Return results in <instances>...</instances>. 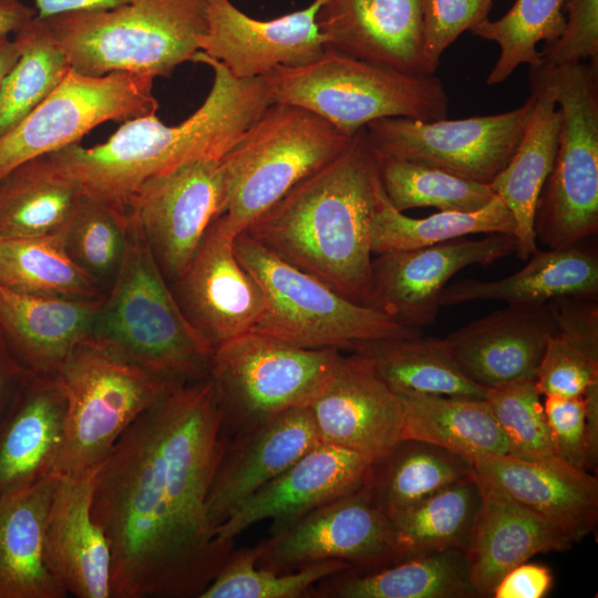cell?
Masks as SVG:
<instances>
[{"instance_id": "45", "label": "cell", "mask_w": 598, "mask_h": 598, "mask_svg": "<svg viewBox=\"0 0 598 598\" xmlns=\"http://www.w3.org/2000/svg\"><path fill=\"white\" fill-rule=\"evenodd\" d=\"M534 380L544 396H582L598 386V329L559 322L547 340Z\"/></svg>"}, {"instance_id": "34", "label": "cell", "mask_w": 598, "mask_h": 598, "mask_svg": "<svg viewBox=\"0 0 598 598\" xmlns=\"http://www.w3.org/2000/svg\"><path fill=\"white\" fill-rule=\"evenodd\" d=\"M399 395V394H398ZM402 440L424 441L466 461L508 454V446L485 399L447 395H400Z\"/></svg>"}, {"instance_id": "23", "label": "cell", "mask_w": 598, "mask_h": 598, "mask_svg": "<svg viewBox=\"0 0 598 598\" xmlns=\"http://www.w3.org/2000/svg\"><path fill=\"white\" fill-rule=\"evenodd\" d=\"M480 504L465 548L477 597H492L501 578L535 555L568 550L565 532L519 504L472 468Z\"/></svg>"}, {"instance_id": "3", "label": "cell", "mask_w": 598, "mask_h": 598, "mask_svg": "<svg viewBox=\"0 0 598 598\" xmlns=\"http://www.w3.org/2000/svg\"><path fill=\"white\" fill-rule=\"evenodd\" d=\"M192 62L207 64L214 81L204 103L178 125L156 114L123 122L106 142L85 148L72 144L50 156L83 194L122 210L148 178L198 158L220 159L272 104L262 78L237 79L198 50Z\"/></svg>"}, {"instance_id": "38", "label": "cell", "mask_w": 598, "mask_h": 598, "mask_svg": "<svg viewBox=\"0 0 598 598\" xmlns=\"http://www.w3.org/2000/svg\"><path fill=\"white\" fill-rule=\"evenodd\" d=\"M0 285L12 291L66 299H100V283L66 251L63 231L0 239Z\"/></svg>"}, {"instance_id": "13", "label": "cell", "mask_w": 598, "mask_h": 598, "mask_svg": "<svg viewBox=\"0 0 598 598\" xmlns=\"http://www.w3.org/2000/svg\"><path fill=\"white\" fill-rule=\"evenodd\" d=\"M254 548L256 565L279 574L332 559L368 571L401 559L391 522L364 485L271 528Z\"/></svg>"}, {"instance_id": "41", "label": "cell", "mask_w": 598, "mask_h": 598, "mask_svg": "<svg viewBox=\"0 0 598 598\" xmlns=\"http://www.w3.org/2000/svg\"><path fill=\"white\" fill-rule=\"evenodd\" d=\"M14 39L20 56L0 89V137L39 106L70 69L44 19L35 17Z\"/></svg>"}, {"instance_id": "18", "label": "cell", "mask_w": 598, "mask_h": 598, "mask_svg": "<svg viewBox=\"0 0 598 598\" xmlns=\"http://www.w3.org/2000/svg\"><path fill=\"white\" fill-rule=\"evenodd\" d=\"M322 3L313 0L302 10L257 20L230 0H207V27L197 35L198 48L237 79L261 78L279 68L309 64L327 50L317 23Z\"/></svg>"}, {"instance_id": "49", "label": "cell", "mask_w": 598, "mask_h": 598, "mask_svg": "<svg viewBox=\"0 0 598 598\" xmlns=\"http://www.w3.org/2000/svg\"><path fill=\"white\" fill-rule=\"evenodd\" d=\"M564 8L567 17L561 34L544 45L539 64L530 69L549 70L585 60L597 66L598 0H565Z\"/></svg>"}, {"instance_id": "31", "label": "cell", "mask_w": 598, "mask_h": 598, "mask_svg": "<svg viewBox=\"0 0 598 598\" xmlns=\"http://www.w3.org/2000/svg\"><path fill=\"white\" fill-rule=\"evenodd\" d=\"M534 105L522 140L491 187L515 219L516 255L527 260L538 248L535 214L543 186L551 172L559 141L561 112L545 82L530 78Z\"/></svg>"}, {"instance_id": "52", "label": "cell", "mask_w": 598, "mask_h": 598, "mask_svg": "<svg viewBox=\"0 0 598 598\" xmlns=\"http://www.w3.org/2000/svg\"><path fill=\"white\" fill-rule=\"evenodd\" d=\"M37 17L48 19L54 16L79 12L95 11L115 8L128 0H32Z\"/></svg>"}, {"instance_id": "2", "label": "cell", "mask_w": 598, "mask_h": 598, "mask_svg": "<svg viewBox=\"0 0 598 598\" xmlns=\"http://www.w3.org/2000/svg\"><path fill=\"white\" fill-rule=\"evenodd\" d=\"M381 181L365 127L243 231L266 250L367 306L372 285L371 221Z\"/></svg>"}, {"instance_id": "40", "label": "cell", "mask_w": 598, "mask_h": 598, "mask_svg": "<svg viewBox=\"0 0 598 598\" xmlns=\"http://www.w3.org/2000/svg\"><path fill=\"white\" fill-rule=\"evenodd\" d=\"M373 153L384 193L399 212L419 207L475 212L495 197L491 184L425 162Z\"/></svg>"}, {"instance_id": "1", "label": "cell", "mask_w": 598, "mask_h": 598, "mask_svg": "<svg viewBox=\"0 0 598 598\" xmlns=\"http://www.w3.org/2000/svg\"><path fill=\"white\" fill-rule=\"evenodd\" d=\"M225 443L210 378L177 384L118 437L92 495L111 598H199L216 577L235 546L206 514Z\"/></svg>"}, {"instance_id": "6", "label": "cell", "mask_w": 598, "mask_h": 598, "mask_svg": "<svg viewBox=\"0 0 598 598\" xmlns=\"http://www.w3.org/2000/svg\"><path fill=\"white\" fill-rule=\"evenodd\" d=\"M272 103L302 107L352 137L384 117L436 121L447 95L434 75L410 74L327 48L318 60L261 76Z\"/></svg>"}, {"instance_id": "32", "label": "cell", "mask_w": 598, "mask_h": 598, "mask_svg": "<svg viewBox=\"0 0 598 598\" xmlns=\"http://www.w3.org/2000/svg\"><path fill=\"white\" fill-rule=\"evenodd\" d=\"M320 581L319 597L334 598H471L465 549L451 548L403 557L386 566L347 570Z\"/></svg>"}, {"instance_id": "55", "label": "cell", "mask_w": 598, "mask_h": 598, "mask_svg": "<svg viewBox=\"0 0 598 598\" xmlns=\"http://www.w3.org/2000/svg\"><path fill=\"white\" fill-rule=\"evenodd\" d=\"M323 2H326L327 0H322Z\"/></svg>"}, {"instance_id": "7", "label": "cell", "mask_w": 598, "mask_h": 598, "mask_svg": "<svg viewBox=\"0 0 598 598\" xmlns=\"http://www.w3.org/2000/svg\"><path fill=\"white\" fill-rule=\"evenodd\" d=\"M326 120L302 107L270 104L220 158L226 184L217 217L231 238L298 183L339 156L350 144Z\"/></svg>"}, {"instance_id": "50", "label": "cell", "mask_w": 598, "mask_h": 598, "mask_svg": "<svg viewBox=\"0 0 598 598\" xmlns=\"http://www.w3.org/2000/svg\"><path fill=\"white\" fill-rule=\"evenodd\" d=\"M553 585L550 569L527 561L505 574L495 586L494 598H542Z\"/></svg>"}, {"instance_id": "14", "label": "cell", "mask_w": 598, "mask_h": 598, "mask_svg": "<svg viewBox=\"0 0 598 598\" xmlns=\"http://www.w3.org/2000/svg\"><path fill=\"white\" fill-rule=\"evenodd\" d=\"M534 105L499 114L422 121L384 117L365 126L371 147L382 154L433 164L491 184L516 151Z\"/></svg>"}, {"instance_id": "27", "label": "cell", "mask_w": 598, "mask_h": 598, "mask_svg": "<svg viewBox=\"0 0 598 598\" xmlns=\"http://www.w3.org/2000/svg\"><path fill=\"white\" fill-rule=\"evenodd\" d=\"M66 424V400L55 374L29 371L0 416V496L54 472Z\"/></svg>"}, {"instance_id": "17", "label": "cell", "mask_w": 598, "mask_h": 598, "mask_svg": "<svg viewBox=\"0 0 598 598\" xmlns=\"http://www.w3.org/2000/svg\"><path fill=\"white\" fill-rule=\"evenodd\" d=\"M173 282L182 312L213 350L249 332L267 308L260 285L237 258L234 238L217 218Z\"/></svg>"}, {"instance_id": "30", "label": "cell", "mask_w": 598, "mask_h": 598, "mask_svg": "<svg viewBox=\"0 0 598 598\" xmlns=\"http://www.w3.org/2000/svg\"><path fill=\"white\" fill-rule=\"evenodd\" d=\"M60 476L0 496V598H62L45 563L47 519Z\"/></svg>"}, {"instance_id": "22", "label": "cell", "mask_w": 598, "mask_h": 598, "mask_svg": "<svg viewBox=\"0 0 598 598\" xmlns=\"http://www.w3.org/2000/svg\"><path fill=\"white\" fill-rule=\"evenodd\" d=\"M555 329L549 302L508 305L451 332L444 341L460 370L488 389L535 379Z\"/></svg>"}, {"instance_id": "53", "label": "cell", "mask_w": 598, "mask_h": 598, "mask_svg": "<svg viewBox=\"0 0 598 598\" xmlns=\"http://www.w3.org/2000/svg\"><path fill=\"white\" fill-rule=\"evenodd\" d=\"M35 17V9L21 0H0V39L16 34Z\"/></svg>"}, {"instance_id": "10", "label": "cell", "mask_w": 598, "mask_h": 598, "mask_svg": "<svg viewBox=\"0 0 598 598\" xmlns=\"http://www.w3.org/2000/svg\"><path fill=\"white\" fill-rule=\"evenodd\" d=\"M545 82L561 112L559 141L540 192L535 235L549 249L571 246L598 231L597 66L576 62L529 71Z\"/></svg>"}, {"instance_id": "12", "label": "cell", "mask_w": 598, "mask_h": 598, "mask_svg": "<svg viewBox=\"0 0 598 598\" xmlns=\"http://www.w3.org/2000/svg\"><path fill=\"white\" fill-rule=\"evenodd\" d=\"M153 83L143 74L91 76L70 68L58 87L0 137V179L29 159L79 144L102 123L156 114Z\"/></svg>"}, {"instance_id": "21", "label": "cell", "mask_w": 598, "mask_h": 598, "mask_svg": "<svg viewBox=\"0 0 598 598\" xmlns=\"http://www.w3.org/2000/svg\"><path fill=\"white\" fill-rule=\"evenodd\" d=\"M371 465L353 451L320 442L247 498L216 534L235 542L261 520L271 519L270 529L290 523L362 486Z\"/></svg>"}, {"instance_id": "47", "label": "cell", "mask_w": 598, "mask_h": 598, "mask_svg": "<svg viewBox=\"0 0 598 598\" xmlns=\"http://www.w3.org/2000/svg\"><path fill=\"white\" fill-rule=\"evenodd\" d=\"M544 411L554 455L575 467L592 468L598 452V386L582 396L546 395Z\"/></svg>"}, {"instance_id": "43", "label": "cell", "mask_w": 598, "mask_h": 598, "mask_svg": "<svg viewBox=\"0 0 598 598\" xmlns=\"http://www.w3.org/2000/svg\"><path fill=\"white\" fill-rule=\"evenodd\" d=\"M255 548L234 549L199 598H302L318 597L315 585L352 570L343 560H323L279 574L256 565Z\"/></svg>"}, {"instance_id": "11", "label": "cell", "mask_w": 598, "mask_h": 598, "mask_svg": "<svg viewBox=\"0 0 598 598\" xmlns=\"http://www.w3.org/2000/svg\"><path fill=\"white\" fill-rule=\"evenodd\" d=\"M340 353L298 347L252 331L217 347L209 378L223 434L231 436L287 410L309 406L327 384Z\"/></svg>"}, {"instance_id": "37", "label": "cell", "mask_w": 598, "mask_h": 598, "mask_svg": "<svg viewBox=\"0 0 598 598\" xmlns=\"http://www.w3.org/2000/svg\"><path fill=\"white\" fill-rule=\"evenodd\" d=\"M515 228L512 213L497 195L475 212L439 210L412 218L391 205L381 185L371 221V252L419 249L475 234L514 235Z\"/></svg>"}, {"instance_id": "8", "label": "cell", "mask_w": 598, "mask_h": 598, "mask_svg": "<svg viewBox=\"0 0 598 598\" xmlns=\"http://www.w3.org/2000/svg\"><path fill=\"white\" fill-rule=\"evenodd\" d=\"M55 375L66 400L64 444L54 468L63 477L97 468L132 422L178 384L90 336Z\"/></svg>"}, {"instance_id": "39", "label": "cell", "mask_w": 598, "mask_h": 598, "mask_svg": "<svg viewBox=\"0 0 598 598\" xmlns=\"http://www.w3.org/2000/svg\"><path fill=\"white\" fill-rule=\"evenodd\" d=\"M478 504L480 488L471 472L470 476L389 516L400 557L465 549Z\"/></svg>"}, {"instance_id": "26", "label": "cell", "mask_w": 598, "mask_h": 598, "mask_svg": "<svg viewBox=\"0 0 598 598\" xmlns=\"http://www.w3.org/2000/svg\"><path fill=\"white\" fill-rule=\"evenodd\" d=\"M96 470L80 477L59 475L45 526L47 566L66 594L79 598L111 597V548L92 515Z\"/></svg>"}, {"instance_id": "4", "label": "cell", "mask_w": 598, "mask_h": 598, "mask_svg": "<svg viewBox=\"0 0 598 598\" xmlns=\"http://www.w3.org/2000/svg\"><path fill=\"white\" fill-rule=\"evenodd\" d=\"M89 336L174 383L209 378L214 350L185 318L128 213L125 254Z\"/></svg>"}, {"instance_id": "35", "label": "cell", "mask_w": 598, "mask_h": 598, "mask_svg": "<svg viewBox=\"0 0 598 598\" xmlns=\"http://www.w3.org/2000/svg\"><path fill=\"white\" fill-rule=\"evenodd\" d=\"M353 352L371 361L399 395H447L484 399L486 388L457 367L444 339L421 334L364 343Z\"/></svg>"}, {"instance_id": "44", "label": "cell", "mask_w": 598, "mask_h": 598, "mask_svg": "<svg viewBox=\"0 0 598 598\" xmlns=\"http://www.w3.org/2000/svg\"><path fill=\"white\" fill-rule=\"evenodd\" d=\"M63 234L73 261L100 286L112 283L126 249V210L83 194Z\"/></svg>"}, {"instance_id": "48", "label": "cell", "mask_w": 598, "mask_h": 598, "mask_svg": "<svg viewBox=\"0 0 598 598\" xmlns=\"http://www.w3.org/2000/svg\"><path fill=\"white\" fill-rule=\"evenodd\" d=\"M493 0H422L423 64L433 75L460 34L487 19Z\"/></svg>"}, {"instance_id": "15", "label": "cell", "mask_w": 598, "mask_h": 598, "mask_svg": "<svg viewBox=\"0 0 598 598\" xmlns=\"http://www.w3.org/2000/svg\"><path fill=\"white\" fill-rule=\"evenodd\" d=\"M225 175L218 158L186 162L146 179L126 212L140 226L167 281L187 266L224 208Z\"/></svg>"}, {"instance_id": "16", "label": "cell", "mask_w": 598, "mask_h": 598, "mask_svg": "<svg viewBox=\"0 0 598 598\" xmlns=\"http://www.w3.org/2000/svg\"><path fill=\"white\" fill-rule=\"evenodd\" d=\"M516 247L513 234H487L481 239L462 237L375 255L367 306L421 330L435 321L441 293L455 274L472 265L488 266L515 252Z\"/></svg>"}, {"instance_id": "51", "label": "cell", "mask_w": 598, "mask_h": 598, "mask_svg": "<svg viewBox=\"0 0 598 598\" xmlns=\"http://www.w3.org/2000/svg\"><path fill=\"white\" fill-rule=\"evenodd\" d=\"M28 373L29 371L12 353L0 329V416Z\"/></svg>"}, {"instance_id": "24", "label": "cell", "mask_w": 598, "mask_h": 598, "mask_svg": "<svg viewBox=\"0 0 598 598\" xmlns=\"http://www.w3.org/2000/svg\"><path fill=\"white\" fill-rule=\"evenodd\" d=\"M473 471L509 497L545 518L576 543L598 520V480L556 455L523 458L486 454L473 458Z\"/></svg>"}, {"instance_id": "33", "label": "cell", "mask_w": 598, "mask_h": 598, "mask_svg": "<svg viewBox=\"0 0 598 598\" xmlns=\"http://www.w3.org/2000/svg\"><path fill=\"white\" fill-rule=\"evenodd\" d=\"M82 195L50 154L20 164L0 179V239L63 231Z\"/></svg>"}, {"instance_id": "5", "label": "cell", "mask_w": 598, "mask_h": 598, "mask_svg": "<svg viewBox=\"0 0 598 598\" xmlns=\"http://www.w3.org/2000/svg\"><path fill=\"white\" fill-rule=\"evenodd\" d=\"M44 20L70 68L84 75L120 71L171 78L199 50L207 0H128L111 9Z\"/></svg>"}, {"instance_id": "36", "label": "cell", "mask_w": 598, "mask_h": 598, "mask_svg": "<svg viewBox=\"0 0 598 598\" xmlns=\"http://www.w3.org/2000/svg\"><path fill=\"white\" fill-rule=\"evenodd\" d=\"M464 457L437 445L401 440L384 457L372 463L364 488L389 517L471 475Z\"/></svg>"}, {"instance_id": "19", "label": "cell", "mask_w": 598, "mask_h": 598, "mask_svg": "<svg viewBox=\"0 0 598 598\" xmlns=\"http://www.w3.org/2000/svg\"><path fill=\"white\" fill-rule=\"evenodd\" d=\"M309 409L321 443L353 451L371 463L402 440V400L359 353H340Z\"/></svg>"}, {"instance_id": "9", "label": "cell", "mask_w": 598, "mask_h": 598, "mask_svg": "<svg viewBox=\"0 0 598 598\" xmlns=\"http://www.w3.org/2000/svg\"><path fill=\"white\" fill-rule=\"evenodd\" d=\"M241 265L260 285L267 308L250 330L308 349L353 352L358 347L421 334L392 317L341 296L279 259L247 234L234 238Z\"/></svg>"}, {"instance_id": "28", "label": "cell", "mask_w": 598, "mask_h": 598, "mask_svg": "<svg viewBox=\"0 0 598 598\" xmlns=\"http://www.w3.org/2000/svg\"><path fill=\"white\" fill-rule=\"evenodd\" d=\"M103 297L92 300L38 297L0 285V329L12 353L28 371L55 374L90 334Z\"/></svg>"}, {"instance_id": "20", "label": "cell", "mask_w": 598, "mask_h": 598, "mask_svg": "<svg viewBox=\"0 0 598 598\" xmlns=\"http://www.w3.org/2000/svg\"><path fill=\"white\" fill-rule=\"evenodd\" d=\"M318 443L309 406L287 410L226 437L206 499L210 526L216 530L256 491Z\"/></svg>"}, {"instance_id": "46", "label": "cell", "mask_w": 598, "mask_h": 598, "mask_svg": "<svg viewBox=\"0 0 598 598\" xmlns=\"http://www.w3.org/2000/svg\"><path fill=\"white\" fill-rule=\"evenodd\" d=\"M534 379L488 388L485 400L506 439L508 454L523 458L554 455L544 404Z\"/></svg>"}, {"instance_id": "54", "label": "cell", "mask_w": 598, "mask_h": 598, "mask_svg": "<svg viewBox=\"0 0 598 598\" xmlns=\"http://www.w3.org/2000/svg\"><path fill=\"white\" fill-rule=\"evenodd\" d=\"M20 56L18 42L8 37L0 39V89L2 82Z\"/></svg>"}, {"instance_id": "29", "label": "cell", "mask_w": 598, "mask_h": 598, "mask_svg": "<svg viewBox=\"0 0 598 598\" xmlns=\"http://www.w3.org/2000/svg\"><path fill=\"white\" fill-rule=\"evenodd\" d=\"M520 270L498 280L464 279L446 286L440 306L473 301H504L507 305L546 303L557 298H598V250L581 243L548 250L537 249Z\"/></svg>"}, {"instance_id": "25", "label": "cell", "mask_w": 598, "mask_h": 598, "mask_svg": "<svg viewBox=\"0 0 598 598\" xmlns=\"http://www.w3.org/2000/svg\"><path fill=\"white\" fill-rule=\"evenodd\" d=\"M317 23L327 48L404 73L426 74L422 0H327Z\"/></svg>"}, {"instance_id": "42", "label": "cell", "mask_w": 598, "mask_h": 598, "mask_svg": "<svg viewBox=\"0 0 598 598\" xmlns=\"http://www.w3.org/2000/svg\"><path fill=\"white\" fill-rule=\"evenodd\" d=\"M565 0H517L501 19H487L471 31L501 49L499 58L486 78V84L504 82L520 64L535 68L539 64L540 41H555L565 28Z\"/></svg>"}]
</instances>
